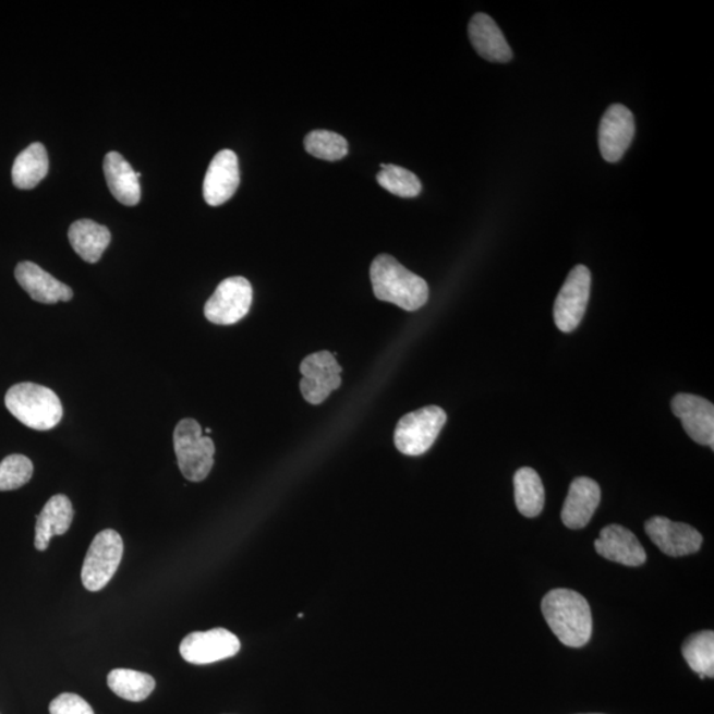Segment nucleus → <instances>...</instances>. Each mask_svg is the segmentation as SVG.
Masks as SVG:
<instances>
[{
  "label": "nucleus",
  "mask_w": 714,
  "mask_h": 714,
  "mask_svg": "<svg viewBox=\"0 0 714 714\" xmlns=\"http://www.w3.org/2000/svg\"><path fill=\"white\" fill-rule=\"evenodd\" d=\"M304 148L315 158L335 161L349 154V142L337 133L315 130L304 138Z\"/></svg>",
  "instance_id": "obj_27"
},
{
  "label": "nucleus",
  "mask_w": 714,
  "mask_h": 714,
  "mask_svg": "<svg viewBox=\"0 0 714 714\" xmlns=\"http://www.w3.org/2000/svg\"><path fill=\"white\" fill-rule=\"evenodd\" d=\"M34 475V464L31 459L22 455L5 457L0 462V492H12L31 481Z\"/></svg>",
  "instance_id": "obj_28"
},
{
  "label": "nucleus",
  "mask_w": 714,
  "mask_h": 714,
  "mask_svg": "<svg viewBox=\"0 0 714 714\" xmlns=\"http://www.w3.org/2000/svg\"><path fill=\"white\" fill-rule=\"evenodd\" d=\"M636 135V121L624 105H612L602 117L600 125V150L608 164L622 159Z\"/></svg>",
  "instance_id": "obj_12"
},
{
  "label": "nucleus",
  "mask_w": 714,
  "mask_h": 714,
  "mask_svg": "<svg viewBox=\"0 0 714 714\" xmlns=\"http://www.w3.org/2000/svg\"><path fill=\"white\" fill-rule=\"evenodd\" d=\"M173 449L180 471L190 482H202L209 475L215 463V444L203 436L196 420L184 419L173 431Z\"/></svg>",
  "instance_id": "obj_4"
},
{
  "label": "nucleus",
  "mask_w": 714,
  "mask_h": 714,
  "mask_svg": "<svg viewBox=\"0 0 714 714\" xmlns=\"http://www.w3.org/2000/svg\"><path fill=\"white\" fill-rule=\"evenodd\" d=\"M51 714H95L88 701L74 693H61L49 705Z\"/></svg>",
  "instance_id": "obj_29"
},
{
  "label": "nucleus",
  "mask_w": 714,
  "mask_h": 714,
  "mask_svg": "<svg viewBox=\"0 0 714 714\" xmlns=\"http://www.w3.org/2000/svg\"><path fill=\"white\" fill-rule=\"evenodd\" d=\"M377 182L390 194L406 198L419 196L422 191L420 179L412 171L395 165L383 164Z\"/></svg>",
  "instance_id": "obj_26"
},
{
  "label": "nucleus",
  "mask_w": 714,
  "mask_h": 714,
  "mask_svg": "<svg viewBox=\"0 0 714 714\" xmlns=\"http://www.w3.org/2000/svg\"><path fill=\"white\" fill-rule=\"evenodd\" d=\"M594 545L600 556L626 567H641L648 560L641 542L622 525L612 524L604 528Z\"/></svg>",
  "instance_id": "obj_15"
},
{
  "label": "nucleus",
  "mask_w": 714,
  "mask_h": 714,
  "mask_svg": "<svg viewBox=\"0 0 714 714\" xmlns=\"http://www.w3.org/2000/svg\"><path fill=\"white\" fill-rule=\"evenodd\" d=\"M5 407L17 421L34 431H51L63 419V406L52 389L34 383L16 384L5 394Z\"/></svg>",
  "instance_id": "obj_3"
},
{
  "label": "nucleus",
  "mask_w": 714,
  "mask_h": 714,
  "mask_svg": "<svg viewBox=\"0 0 714 714\" xmlns=\"http://www.w3.org/2000/svg\"><path fill=\"white\" fill-rule=\"evenodd\" d=\"M590 288H592L590 270L586 266L577 265L569 273L555 302L554 316L558 330L569 334L579 327L586 312Z\"/></svg>",
  "instance_id": "obj_8"
},
{
  "label": "nucleus",
  "mask_w": 714,
  "mask_h": 714,
  "mask_svg": "<svg viewBox=\"0 0 714 714\" xmlns=\"http://www.w3.org/2000/svg\"><path fill=\"white\" fill-rule=\"evenodd\" d=\"M123 542L114 530L99 532L86 554L81 580L89 592H99L113 579L122 561Z\"/></svg>",
  "instance_id": "obj_6"
},
{
  "label": "nucleus",
  "mask_w": 714,
  "mask_h": 714,
  "mask_svg": "<svg viewBox=\"0 0 714 714\" xmlns=\"http://www.w3.org/2000/svg\"><path fill=\"white\" fill-rule=\"evenodd\" d=\"M302 380L300 384L304 400L313 406H319L341 384V366L331 352L320 351L303 360L301 364Z\"/></svg>",
  "instance_id": "obj_10"
},
{
  "label": "nucleus",
  "mask_w": 714,
  "mask_h": 714,
  "mask_svg": "<svg viewBox=\"0 0 714 714\" xmlns=\"http://www.w3.org/2000/svg\"><path fill=\"white\" fill-rule=\"evenodd\" d=\"M601 501L598 483L586 476L576 477L571 482L561 512L564 524L570 530H581L592 520Z\"/></svg>",
  "instance_id": "obj_16"
},
{
  "label": "nucleus",
  "mask_w": 714,
  "mask_h": 714,
  "mask_svg": "<svg viewBox=\"0 0 714 714\" xmlns=\"http://www.w3.org/2000/svg\"><path fill=\"white\" fill-rule=\"evenodd\" d=\"M241 643L233 632L226 629L191 632L180 643V655L185 662L204 666L239 654Z\"/></svg>",
  "instance_id": "obj_9"
},
{
  "label": "nucleus",
  "mask_w": 714,
  "mask_h": 714,
  "mask_svg": "<svg viewBox=\"0 0 714 714\" xmlns=\"http://www.w3.org/2000/svg\"><path fill=\"white\" fill-rule=\"evenodd\" d=\"M670 408L694 443L714 449V407L711 401L680 394L674 397Z\"/></svg>",
  "instance_id": "obj_13"
},
{
  "label": "nucleus",
  "mask_w": 714,
  "mask_h": 714,
  "mask_svg": "<svg viewBox=\"0 0 714 714\" xmlns=\"http://www.w3.org/2000/svg\"><path fill=\"white\" fill-rule=\"evenodd\" d=\"M682 656L694 673L713 679L714 676V632L700 631L682 644Z\"/></svg>",
  "instance_id": "obj_25"
},
{
  "label": "nucleus",
  "mask_w": 714,
  "mask_h": 714,
  "mask_svg": "<svg viewBox=\"0 0 714 714\" xmlns=\"http://www.w3.org/2000/svg\"><path fill=\"white\" fill-rule=\"evenodd\" d=\"M471 45L484 60L492 63H508L512 59L505 35L498 24L486 14H476L469 24Z\"/></svg>",
  "instance_id": "obj_18"
},
{
  "label": "nucleus",
  "mask_w": 714,
  "mask_h": 714,
  "mask_svg": "<svg viewBox=\"0 0 714 714\" xmlns=\"http://www.w3.org/2000/svg\"><path fill=\"white\" fill-rule=\"evenodd\" d=\"M515 501L519 512L525 518H536L545 505L542 477L531 468L517 471L513 477Z\"/></svg>",
  "instance_id": "obj_23"
},
{
  "label": "nucleus",
  "mask_w": 714,
  "mask_h": 714,
  "mask_svg": "<svg viewBox=\"0 0 714 714\" xmlns=\"http://www.w3.org/2000/svg\"><path fill=\"white\" fill-rule=\"evenodd\" d=\"M108 187L123 206L134 207L141 201V184L132 165L121 154L111 152L104 160Z\"/></svg>",
  "instance_id": "obj_20"
},
{
  "label": "nucleus",
  "mask_w": 714,
  "mask_h": 714,
  "mask_svg": "<svg viewBox=\"0 0 714 714\" xmlns=\"http://www.w3.org/2000/svg\"><path fill=\"white\" fill-rule=\"evenodd\" d=\"M108 686L118 698L140 703L154 692L155 680L152 675L140 670L117 668L109 674Z\"/></svg>",
  "instance_id": "obj_24"
},
{
  "label": "nucleus",
  "mask_w": 714,
  "mask_h": 714,
  "mask_svg": "<svg viewBox=\"0 0 714 714\" xmlns=\"http://www.w3.org/2000/svg\"><path fill=\"white\" fill-rule=\"evenodd\" d=\"M543 616L549 629L562 644L580 649L588 644L593 632V617L589 602L570 589H555L545 595Z\"/></svg>",
  "instance_id": "obj_1"
},
{
  "label": "nucleus",
  "mask_w": 714,
  "mask_h": 714,
  "mask_svg": "<svg viewBox=\"0 0 714 714\" xmlns=\"http://www.w3.org/2000/svg\"><path fill=\"white\" fill-rule=\"evenodd\" d=\"M595 714V713H594Z\"/></svg>",
  "instance_id": "obj_30"
},
{
  "label": "nucleus",
  "mask_w": 714,
  "mask_h": 714,
  "mask_svg": "<svg viewBox=\"0 0 714 714\" xmlns=\"http://www.w3.org/2000/svg\"><path fill=\"white\" fill-rule=\"evenodd\" d=\"M371 282L377 300L417 312L428 300V286L389 254H380L371 265Z\"/></svg>",
  "instance_id": "obj_2"
},
{
  "label": "nucleus",
  "mask_w": 714,
  "mask_h": 714,
  "mask_svg": "<svg viewBox=\"0 0 714 714\" xmlns=\"http://www.w3.org/2000/svg\"><path fill=\"white\" fill-rule=\"evenodd\" d=\"M73 517L74 511L70 498L61 494L52 496L36 519V549L47 550L53 536H61L70 531Z\"/></svg>",
  "instance_id": "obj_19"
},
{
  "label": "nucleus",
  "mask_w": 714,
  "mask_h": 714,
  "mask_svg": "<svg viewBox=\"0 0 714 714\" xmlns=\"http://www.w3.org/2000/svg\"><path fill=\"white\" fill-rule=\"evenodd\" d=\"M252 302L253 289L246 278H227L207 301L204 315L214 325H235L250 313Z\"/></svg>",
  "instance_id": "obj_7"
},
{
  "label": "nucleus",
  "mask_w": 714,
  "mask_h": 714,
  "mask_svg": "<svg viewBox=\"0 0 714 714\" xmlns=\"http://www.w3.org/2000/svg\"><path fill=\"white\" fill-rule=\"evenodd\" d=\"M645 533L651 542L659 548L664 555L681 557L697 554L703 544V536L693 527L663 517L651 518L645 521Z\"/></svg>",
  "instance_id": "obj_11"
},
{
  "label": "nucleus",
  "mask_w": 714,
  "mask_h": 714,
  "mask_svg": "<svg viewBox=\"0 0 714 714\" xmlns=\"http://www.w3.org/2000/svg\"><path fill=\"white\" fill-rule=\"evenodd\" d=\"M240 185L239 158L232 150L215 155L203 184L204 201L210 207H219L232 198Z\"/></svg>",
  "instance_id": "obj_14"
},
{
  "label": "nucleus",
  "mask_w": 714,
  "mask_h": 714,
  "mask_svg": "<svg viewBox=\"0 0 714 714\" xmlns=\"http://www.w3.org/2000/svg\"><path fill=\"white\" fill-rule=\"evenodd\" d=\"M49 171L46 147L36 142L17 155L12 166V183L19 190H33Z\"/></svg>",
  "instance_id": "obj_22"
},
{
  "label": "nucleus",
  "mask_w": 714,
  "mask_h": 714,
  "mask_svg": "<svg viewBox=\"0 0 714 714\" xmlns=\"http://www.w3.org/2000/svg\"><path fill=\"white\" fill-rule=\"evenodd\" d=\"M447 415L439 407H426L403 415L397 424L395 445L406 456L425 455L436 443Z\"/></svg>",
  "instance_id": "obj_5"
},
{
  "label": "nucleus",
  "mask_w": 714,
  "mask_h": 714,
  "mask_svg": "<svg viewBox=\"0 0 714 714\" xmlns=\"http://www.w3.org/2000/svg\"><path fill=\"white\" fill-rule=\"evenodd\" d=\"M15 278L34 301L45 304L68 302L73 298L70 286L60 282L39 265L24 261L16 266Z\"/></svg>",
  "instance_id": "obj_17"
},
{
  "label": "nucleus",
  "mask_w": 714,
  "mask_h": 714,
  "mask_svg": "<svg viewBox=\"0 0 714 714\" xmlns=\"http://www.w3.org/2000/svg\"><path fill=\"white\" fill-rule=\"evenodd\" d=\"M71 245L81 258L88 264H96L111 241L109 229L101 223L84 219L74 221L68 232Z\"/></svg>",
  "instance_id": "obj_21"
}]
</instances>
